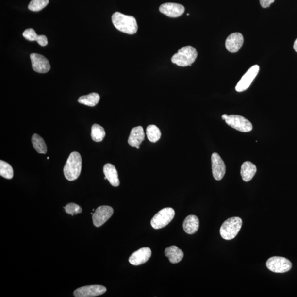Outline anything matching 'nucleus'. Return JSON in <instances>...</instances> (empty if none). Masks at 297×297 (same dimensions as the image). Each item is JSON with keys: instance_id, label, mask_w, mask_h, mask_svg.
<instances>
[{"instance_id": "f257e3e1", "label": "nucleus", "mask_w": 297, "mask_h": 297, "mask_svg": "<svg viewBox=\"0 0 297 297\" xmlns=\"http://www.w3.org/2000/svg\"><path fill=\"white\" fill-rule=\"evenodd\" d=\"M114 26L119 31L128 34H134L138 31L137 20L133 16L115 12L112 16Z\"/></svg>"}, {"instance_id": "f03ea898", "label": "nucleus", "mask_w": 297, "mask_h": 297, "mask_svg": "<svg viewBox=\"0 0 297 297\" xmlns=\"http://www.w3.org/2000/svg\"><path fill=\"white\" fill-rule=\"evenodd\" d=\"M82 160L79 152H72L66 162L64 173L65 178L69 181L77 180L81 175Z\"/></svg>"}, {"instance_id": "7ed1b4c3", "label": "nucleus", "mask_w": 297, "mask_h": 297, "mask_svg": "<svg viewBox=\"0 0 297 297\" xmlns=\"http://www.w3.org/2000/svg\"><path fill=\"white\" fill-rule=\"evenodd\" d=\"M197 56L198 53L195 48L186 46L180 49L178 52L172 57L171 61L180 67H187L195 63Z\"/></svg>"}, {"instance_id": "20e7f679", "label": "nucleus", "mask_w": 297, "mask_h": 297, "mask_svg": "<svg viewBox=\"0 0 297 297\" xmlns=\"http://www.w3.org/2000/svg\"><path fill=\"white\" fill-rule=\"evenodd\" d=\"M242 226V220L240 217H233L229 218L223 223L220 228V235L226 240H231L237 236Z\"/></svg>"}, {"instance_id": "39448f33", "label": "nucleus", "mask_w": 297, "mask_h": 297, "mask_svg": "<svg viewBox=\"0 0 297 297\" xmlns=\"http://www.w3.org/2000/svg\"><path fill=\"white\" fill-rule=\"evenodd\" d=\"M175 215V210L171 208L161 210L152 218L151 225L154 229L164 228L171 222Z\"/></svg>"}, {"instance_id": "423d86ee", "label": "nucleus", "mask_w": 297, "mask_h": 297, "mask_svg": "<svg viewBox=\"0 0 297 297\" xmlns=\"http://www.w3.org/2000/svg\"><path fill=\"white\" fill-rule=\"evenodd\" d=\"M267 269L275 273H285L292 269V263L286 258L273 257L266 262Z\"/></svg>"}, {"instance_id": "0eeeda50", "label": "nucleus", "mask_w": 297, "mask_h": 297, "mask_svg": "<svg viewBox=\"0 0 297 297\" xmlns=\"http://www.w3.org/2000/svg\"><path fill=\"white\" fill-rule=\"evenodd\" d=\"M225 121L229 126L238 131L249 132L253 130L252 124L241 116L230 115Z\"/></svg>"}, {"instance_id": "6e6552de", "label": "nucleus", "mask_w": 297, "mask_h": 297, "mask_svg": "<svg viewBox=\"0 0 297 297\" xmlns=\"http://www.w3.org/2000/svg\"><path fill=\"white\" fill-rule=\"evenodd\" d=\"M114 209L109 206H99L93 214V224L97 228L101 226L112 216Z\"/></svg>"}, {"instance_id": "1a4fd4ad", "label": "nucleus", "mask_w": 297, "mask_h": 297, "mask_svg": "<svg viewBox=\"0 0 297 297\" xmlns=\"http://www.w3.org/2000/svg\"><path fill=\"white\" fill-rule=\"evenodd\" d=\"M260 67L257 65L252 66L248 69L239 81L236 86L238 92H242L246 90L250 86L255 77L258 75Z\"/></svg>"}, {"instance_id": "9d476101", "label": "nucleus", "mask_w": 297, "mask_h": 297, "mask_svg": "<svg viewBox=\"0 0 297 297\" xmlns=\"http://www.w3.org/2000/svg\"><path fill=\"white\" fill-rule=\"evenodd\" d=\"M106 288L101 285H90L82 287L74 292L76 297H93L104 294Z\"/></svg>"}, {"instance_id": "9b49d317", "label": "nucleus", "mask_w": 297, "mask_h": 297, "mask_svg": "<svg viewBox=\"0 0 297 297\" xmlns=\"http://www.w3.org/2000/svg\"><path fill=\"white\" fill-rule=\"evenodd\" d=\"M33 69L39 73H45L51 68L49 61L44 56L38 53H32L30 55Z\"/></svg>"}, {"instance_id": "f8f14e48", "label": "nucleus", "mask_w": 297, "mask_h": 297, "mask_svg": "<svg viewBox=\"0 0 297 297\" xmlns=\"http://www.w3.org/2000/svg\"><path fill=\"white\" fill-rule=\"evenodd\" d=\"M212 164L214 178L220 181L225 175L226 166L224 161L216 152H214L212 155Z\"/></svg>"}, {"instance_id": "ddd939ff", "label": "nucleus", "mask_w": 297, "mask_h": 297, "mask_svg": "<svg viewBox=\"0 0 297 297\" xmlns=\"http://www.w3.org/2000/svg\"><path fill=\"white\" fill-rule=\"evenodd\" d=\"M161 13L171 18H177L182 15L185 8L180 4L175 3H166L161 5L159 8Z\"/></svg>"}, {"instance_id": "4468645a", "label": "nucleus", "mask_w": 297, "mask_h": 297, "mask_svg": "<svg viewBox=\"0 0 297 297\" xmlns=\"http://www.w3.org/2000/svg\"><path fill=\"white\" fill-rule=\"evenodd\" d=\"M151 256V250L149 248H142L134 252L129 258V262L132 265L138 266L142 265L148 261Z\"/></svg>"}, {"instance_id": "2eb2a0df", "label": "nucleus", "mask_w": 297, "mask_h": 297, "mask_svg": "<svg viewBox=\"0 0 297 297\" xmlns=\"http://www.w3.org/2000/svg\"><path fill=\"white\" fill-rule=\"evenodd\" d=\"M244 38L240 33H234L227 38L225 46L228 50L232 53L238 52L242 48Z\"/></svg>"}, {"instance_id": "dca6fc26", "label": "nucleus", "mask_w": 297, "mask_h": 297, "mask_svg": "<svg viewBox=\"0 0 297 297\" xmlns=\"http://www.w3.org/2000/svg\"><path fill=\"white\" fill-rule=\"evenodd\" d=\"M145 138V133L142 126H138L132 129L131 132L128 143L133 147L140 146Z\"/></svg>"}, {"instance_id": "f3484780", "label": "nucleus", "mask_w": 297, "mask_h": 297, "mask_svg": "<svg viewBox=\"0 0 297 297\" xmlns=\"http://www.w3.org/2000/svg\"><path fill=\"white\" fill-rule=\"evenodd\" d=\"M104 173L110 183L114 187H118L119 185L118 172L114 165L111 164H106L103 168Z\"/></svg>"}, {"instance_id": "a211bd4d", "label": "nucleus", "mask_w": 297, "mask_h": 297, "mask_svg": "<svg viewBox=\"0 0 297 297\" xmlns=\"http://www.w3.org/2000/svg\"><path fill=\"white\" fill-rule=\"evenodd\" d=\"M199 227V218L196 215L188 216L185 218L183 228L185 232L189 234H193L197 232Z\"/></svg>"}, {"instance_id": "6ab92c4d", "label": "nucleus", "mask_w": 297, "mask_h": 297, "mask_svg": "<svg viewBox=\"0 0 297 297\" xmlns=\"http://www.w3.org/2000/svg\"><path fill=\"white\" fill-rule=\"evenodd\" d=\"M165 254L168 258L169 261L172 264L180 262L184 257L183 251L175 246L167 248L165 250Z\"/></svg>"}, {"instance_id": "aec40b11", "label": "nucleus", "mask_w": 297, "mask_h": 297, "mask_svg": "<svg viewBox=\"0 0 297 297\" xmlns=\"http://www.w3.org/2000/svg\"><path fill=\"white\" fill-rule=\"evenodd\" d=\"M257 167L252 163L246 162L243 163L241 170V175L243 180L247 182L252 180L256 172H257Z\"/></svg>"}, {"instance_id": "412c9836", "label": "nucleus", "mask_w": 297, "mask_h": 297, "mask_svg": "<svg viewBox=\"0 0 297 297\" xmlns=\"http://www.w3.org/2000/svg\"><path fill=\"white\" fill-rule=\"evenodd\" d=\"M23 36L25 39L31 41H36L41 47H45L48 44V39L46 36L44 35H38L32 28L27 29L23 33Z\"/></svg>"}, {"instance_id": "4be33fe9", "label": "nucleus", "mask_w": 297, "mask_h": 297, "mask_svg": "<svg viewBox=\"0 0 297 297\" xmlns=\"http://www.w3.org/2000/svg\"><path fill=\"white\" fill-rule=\"evenodd\" d=\"M100 97L98 93H92L86 96H82L78 99V101L81 104L94 107L100 101Z\"/></svg>"}, {"instance_id": "5701e85b", "label": "nucleus", "mask_w": 297, "mask_h": 297, "mask_svg": "<svg viewBox=\"0 0 297 297\" xmlns=\"http://www.w3.org/2000/svg\"><path fill=\"white\" fill-rule=\"evenodd\" d=\"M32 142L33 147L39 154H47V146L43 138L38 134H33L32 138Z\"/></svg>"}, {"instance_id": "b1692460", "label": "nucleus", "mask_w": 297, "mask_h": 297, "mask_svg": "<svg viewBox=\"0 0 297 297\" xmlns=\"http://www.w3.org/2000/svg\"><path fill=\"white\" fill-rule=\"evenodd\" d=\"M105 131L102 127L94 124L92 127V132H91V137L94 142H100L102 141V140L105 137Z\"/></svg>"}, {"instance_id": "393cba45", "label": "nucleus", "mask_w": 297, "mask_h": 297, "mask_svg": "<svg viewBox=\"0 0 297 297\" xmlns=\"http://www.w3.org/2000/svg\"><path fill=\"white\" fill-rule=\"evenodd\" d=\"M146 134L148 140L152 143L158 142L162 136L160 130L155 125L148 126L147 129Z\"/></svg>"}, {"instance_id": "a878e982", "label": "nucleus", "mask_w": 297, "mask_h": 297, "mask_svg": "<svg viewBox=\"0 0 297 297\" xmlns=\"http://www.w3.org/2000/svg\"><path fill=\"white\" fill-rule=\"evenodd\" d=\"M0 175L6 179L13 178L14 170L11 165L4 161H0Z\"/></svg>"}, {"instance_id": "bb28decb", "label": "nucleus", "mask_w": 297, "mask_h": 297, "mask_svg": "<svg viewBox=\"0 0 297 297\" xmlns=\"http://www.w3.org/2000/svg\"><path fill=\"white\" fill-rule=\"evenodd\" d=\"M49 2V0H32L28 5L29 10L38 12L46 7Z\"/></svg>"}, {"instance_id": "cd10ccee", "label": "nucleus", "mask_w": 297, "mask_h": 297, "mask_svg": "<svg viewBox=\"0 0 297 297\" xmlns=\"http://www.w3.org/2000/svg\"><path fill=\"white\" fill-rule=\"evenodd\" d=\"M64 209L66 213L72 214V216L82 212V209L80 206L73 203L68 204L65 206Z\"/></svg>"}, {"instance_id": "c85d7f7f", "label": "nucleus", "mask_w": 297, "mask_h": 297, "mask_svg": "<svg viewBox=\"0 0 297 297\" xmlns=\"http://www.w3.org/2000/svg\"><path fill=\"white\" fill-rule=\"evenodd\" d=\"M274 1L275 0H260V3L263 8H267L269 7Z\"/></svg>"}, {"instance_id": "c756f323", "label": "nucleus", "mask_w": 297, "mask_h": 297, "mask_svg": "<svg viewBox=\"0 0 297 297\" xmlns=\"http://www.w3.org/2000/svg\"><path fill=\"white\" fill-rule=\"evenodd\" d=\"M294 48L295 51L297 52V38L295 41L294 45Z\"/></svg>"}, {"instance_id": "7c9ffc66", "label": "nucleus", "mask_w": 297, "mask_h": 297, "mask_svg": "<svg viewBox=\"0 0 297 297\" xmlns=\"http://www.w3.org/2000/svg\"><path fill=\"white\" fill-rule=\"evenodd\" d=\"M228 116H229L228 115L224 114V115H223L222 116V118L223 120H225V121L226 119H227V118L228 117Z\"/></svg>"}, {"instance_id": "2f4dec72", "label": "nucleus", "mask_w": 297, "mask_h": 297, "mask_svg": "<svg viewBox=\"0 0 297 297\" xmlns=\"http://www.w3.org/2000/svg\"><path fill=\"white\" fill-rule=\"evenodd\" d=\"M136 148H137V149H139L140 146H138V147H136Z\"/></svg>"}, {"instance_id": "473e14b6", "label": "nucleus", "mask_w": 297, "mask_h": 297, "mask_svg": "<svg viewBox=\"0 0 297 297\" xmlns=\"http://www.w3.org/2000/svg\"><path fill=\"white\" fill-rule=\"evenodd\" d=\"M47 159L49 160V157H48Z\"/></svg>"}]
</instances>
